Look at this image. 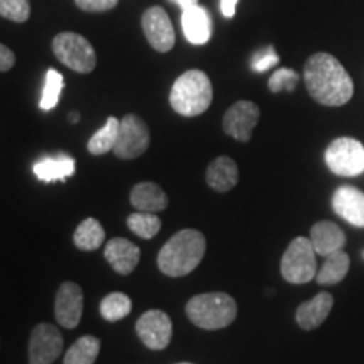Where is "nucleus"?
<instances>
[{
  "instance_id": "6",
  "label": "nucleus",
  "mask_w": 364,
  "mask_h": 364,
  "mask_svg": "<svg viewBox=\"0 0 364 364\" xmlns=\"http://www.w3.org/2000/svg\"><path fill=\"white\" fill-rule=\"evenodd\" d=\"M53 53L70 70L86 75L97 66V53L86 38L76 33H61L53 39Z\"/></svg>"
},
{
  "instance_id": "14",
  "label": "nucleus",
  "mask_w": 364,
  "mask_h": 364,
  "mask_svg": "<svg viewBox=\"0 0 364 364\" xmlns=\"http://www.w3.org/2000/svg\"><path fill=\"white\" fill-rule=\"evenodd\" d=\"M332 209L336 215L351 223L354 226L364 228V193L353 186H341L332 196Z\"/></svg>"
},
{
  "instance_id": "32",
  "label": "nucleus",
  "mask_w": 364,
  "mask_h": 364,
  "mask_svg": "<svg viewBox=\"0 0 364 364\" xmlns=\"http://www.w3.org/2000/svg\"><path fill=\"white\" fill-rule=\"evenodd\" d=\"M75 2L85 12H107L118 6V0H75Z\"/></svg>"
},
{
  "instance_id": "36",
  "label": "nucleus",
  "mask_w": 364,
  "mask_h": 364,
  "mask_svg": "<svg viewBox=\"0 0 364 364\" xmlns=\"http://www.w3.org/2000/svg\"><path fill=\"white\" fill-rule=\"evenodd\" d=\"M70 122H71V124H78V122H80V113H76V112L70 113Z\"/></svg>"
},
{
  "instance_id": "29",
  "label": "nucleus",
  "mask_w": 364,
  "mask_h": 364,
  "mask_svg": "<svg viewBox=\"0 0 364 364\" xmlns=\"http://www.w3.org/2000/svg\"><path fill=\"white\" fill-rule=\"evenodd\" d=\"M299 75L290 68H280L268 80V90L272 93H282V91H294L299 85Z\"/></svg>"
},
{
  "instance_id": "4",
  "label": "nucleus",
  "mask_w": 364,
  "mask_h": 364,
  "mask_svg": "<svg viewBox=\"0 0 364 364\" xmlns=\"http://www.w3.org/2000/svg\"><path fill=\"white\" fill-rule=\"evenodd\" d=\"M186 314L196 327H201L204 331H218L233 324L238 306L230 294H199L186 304Z\"/></svg>"
},
{
  "instance_id": "27",
  "label": "nucleus",
  "mask_w": 364,
  "mask_h": 364,
  "mask_svg": "<svg viewBox=\"0 0 364 364\" xmlns=\"http://www.w3.org/2000/svg\"><path fill=\"white\" fill-rule=\"evenodd\" d=\"M127 226H129L136 236H140V238L150 240L161 231L162 223L159 220L156 213L136 211L134 215L127 218Z\"/></svg>"
},
{
  "instance_id": "22",
  "label": "nucleus",
  "mask_w": 364,
  "mask_h": 364,
  "mask_svg": "<svg viewBox=\"0 0 364 364\" xmlns=\"http://www.w3.org/2000/svg\"><path fill=\"white\" fill-rule=\"evenodd\" d=\"M349 265V255L339 250V252L331 253L329 257H326L324 265L321 267V270L317 272L316 280L318 285H334L339 284L341 280H344V277L348 275Z\"/></svg>"
},
{
  "instance_id": "17",
  "label": "nucleus",
  "mask_w": 364,
  "mask_h": 364,
  "mask_svg": "<svg viewBox=\"0 0 364 364\" xmlns=\"http://www.w3.org/2000/svg\"><path fill=\"white\" fill-rule=\"evenodd\" d=\"M334 306V297L329 292H321L309 302L300 304L297 312H295V318L297 324L306 331L316 329L326 321Z\"/></svg>"
},
{
  "instance_id": "13",
  "label": "nucleus",
  "mask_w": 364,
  "mask_h": 364,
  "mask_svg": "<svg viewBox=\"0 0 364 364\" xmlns=\"http://www.w3.org/2000/svg\"><path fill=\"white\" fill-rule=\"evenodd\" d=\"M83 307L85 297L81 287L75 282L61 284L56 294V304H54L58 324L66 327V329H75L80 324L81 316H83Z\"/></svg>"
},
{
  "instance_id": "16",
  "label": "nucleus",
  "mask_w": 364,
  "mask_h": 364,
  "mask_svg": "<svg viewBox=\"0 0 364 364\" xmlns=\"http://www.w3.org/2000/svg\"><path fill=\"white\" fill-rule=\"evenodd\" d=\"M181 24L186 39H188L191 44L203 46L211 39V16H209V12L201 6H194L188 9V11H182Z\"/></svg>"
},
{
  "instance_id": "1",
  "label": "nucleus",
  "mask_w": 364,
  "mask_h": 364,
  "mask_svg": "<svg viewBox=\"0 0 364 364\" xmlns=\"http://www.w3.org/2000/svg\"><path fill=\"white\" fill-rule=\"evenodd\" d=\"M304 81L311 97L324 107H343L354 95L353 78L329 53H316L307 59Z\"/></svg>"
},
{
  "instance_id": "15",
  "label": "nucleus",
  "mask_w": 364,
  "mask_h": 364,
  "mask_svg": "<svg viewBox=\"0 0 364 364\" xmlns=\"http://www.w3.org/2000/svg\"><path fill=\"white\" fill-rule=\"evenodd\" d=\"M105 260L120 275H129L140 262V248L125 238H113L105 245Z\"/></svg>"
},
{
  "instance_id": "19",
  "label": "nucleus",
  "mask_w": 364,
  "mask_h": 364,
  "mask_svg": "<svg viewBox=\"0 0 364 364\" xmlns=\"http://www.w3.org/2000/svg\"><path fill=\"white\" fill-rule=\"evenodd\" d=\"M311 241L317 255L329 257L331 253L343 250L346 245V235L336 223L318 221L311 230Z\"/></svg>"
},
{
  "instance_id": "3",
  "label": "nucleus",
  "mask_w": 364,
  "mask_h": 364,
  "mask_svg": "<svg viewBox=\"0 0 364 364\" xmlns=\"http://www.w3.org/2000/svg\"><path fill=\"white\" fill-rule=\"evenodd\" d=\"M169 102L174 112L182 117L203 115L213 102L211 80L201 70L182 73L172 85Z\"/></svg>"
},
{
  "instance_id": "34",
  "label": "nucleus",
  "mask_w": 364,
  "mask_h": 364,
  "mask_svg": "<svg viewBox=\"0 0 364 364\" xmlns=\"http://www.w3.org/2000/svg\"><path fill=\"white\" fill-rule=\"evenodd\" d=\"M238 0H221V12L226 19H233Z\"/></svg>"
},
{
  "instance_id": "25",
  "label": "nucleus",
  "mask_w": 364,
  "mask_h": 364,
  "mask_svg": "<svg viewBox=\"0 0 364 364\" xmlns=\"http://www.w3.org/2000/svg\"><path fill=\"white\" fill-rule=\"evenodd\" d=\"M100 354V341L95 336H83L68 349L65 364H95Z\"/></svg>"
},
{
  "instance_id": "31",
  "label": "nucleus",
  "mask_w": 364,
  "mask_h": 364,
  "mask_svg": "<svg viewBox=\"0 0 364 364\" xmlns=\"http://www.w3.org/2000/svg\"><path fill=\"white\" fill-rule=\"evenodd\" d=\"M280 58L279 54L275 53V49L273 48H267L265 51H260L257 53L252 59V70L255 73H263L267 70H270L275 65H279Z\"/></svg>"
},
{
  "instance_id": "37",
  "label": "nucleus",
  "mask_w": 364,
  "mask_h": 364,
  "mask_svg": "<svg viewBox=\"0 0 364 364\" xmlns=\"http://www.w3.org/2000/svg\"><path fill=\"white\" fill-rule=\"evenodd\" d=\"M179 364H191V363H179Z\"/></svg>"
},
{
  "instance_id": "9",
  "label": "nucleus",
  "mask_w": 364,
  "mask_h": 364,
  "mask_svg": "<svg viewBox=\"0 0 364 364\" xmlns=\"http://www.w3.org/2000/svg\"><path fill=\"white\" fill-rule=\"evenodd\" d=\"M136 334L142 343L152 351H162L169 346L172 339V321L164 311L152 309L136 321Z\"/></svg>"
},
{
  "instance_id": "20",
  "label": "nucleus",
  "mask_w": 364,
  "mask_h": 364,
  "mask_svg": "<svg viewBox=\"0 0 364 364\" xmlns=\"http://www.w3.org/2000/svg\"><path fill=\"white\" fill-rule=\"evenodd\" d=\"M238 166L231 157L221 156L208 166L206 182L218 193H228L238 184Z\"/></svg>"
},
{
  "instance_id": "12",
  "label": "nucleus",
  "mask_w": 364,
  "mask_h": 364,
  "mask_svg": "<svg viewBox=\"0 0 364 364\" xmlns=\"http://www.w3.org/2000/svg\"><path fill=\"white\" fill-rule=\"evenodd\" d=\"M142 29L149 44L159 53H169L176 44V33L166 9L154 6L142 16Z\"/></svg>"
},
{
  "instance_id": "11",
  "label": "nucleus",
  "mask_w": 364,
  "mask_h": 364,
  "mask_svg": "<svg viewBox=\"0 0 364 364\" xmlns=\"http://www.w3.org/2000/svg\"><path fill=\"white\" fill-rule=\"evenodd\" d=\"M260 120V108L257 103L241 100L228 108L223 118V130L238 142H248Z\"/></svg>"
},
{
  "instance_id": "23",
  "label": "nucleus",
  "mask_w": 364,
  "mask_h": 364,
  "mask_svg": "<svg viewBox=\"0 0 364 364\" xmlns=\"http://www.w3.org/2000/svg\"><path fill=\"white\" fill-rule=\"evenodd\" d=\"M73 241H75V247L83 250V252H95L102 247L105 241L103 226L95 218H86L76 228Z\"/></svg>"
},
{
  "instance_id": "33",
  "label": "nucleus",
  "mask_w": 364,
  "mask_h": 364,
  "mask_svg": "<svg viewBox=\"0 0 364 364\" xmlns=\"http://www.w3.org/2000/svg\"><path fill=\"white\" fill-rule=\"evenodd\" d=\"M14 65H16V54L12 53L11 48L2 44L0 46V71L7 73L9 70H12Z\"/></svg>"
},
{
  "instance_id": "8",
  "label": "nucleus",
  "mask_w": 364,
  "mask_h": 364,
  "mask_svg": "<svg viewBox=\"0 0 364 364\" xmlns=\"http://www.w3.org/2000/svg\"><path fill=\"white\" fill-rule=\"evenodd\" d=\"M150 145V132L149 127L140 117L129 113L120 120V132L115 144V156L124 161L140 157L147 152Z\"/></svg>"
},
{
  "instance_id": "28",
  "label": "nucleus",
  "mask_w": 364,
  "mask_h": 364,
  "mask_svg": "<svg viewBox=\"0 0 364 364\" xmlns=\"http://www.w3.org/2000/svg\"><path fill=\"white\" fill-rule=\"evenodd\" d=\"M63 88H65V78H63L61 73H58L56 70H49L46 73L43 97H41V102H39L41 110L44 112L53 110L59 102V95H61Z\"/></svg>"
},
{
  "instance_id": "21",
  "label": "nucleus",
  "mask_w": 364,
  "mask_h": 364,
  "mask_svg": "<svg viewBox=\"0 0 364 364\" xmlns=\"http://www.w3.org/2000/svg\"><path fill=\"white\" fill-rule=\"evenodd\" d=\"M33 172L41 182L66 181L76 172V161L66 154H59L56 157H43L34 162Z\"/></svg>"
},
{
  "instance_id": "7",
  "label": "nucleus",
  "mask_w": 364,
  "mask_h": 364,
  "mask_svg": "<svg viewBox=\"0 0 364 364\" xmlns=\"http://www.w3.org/2000/svg\"><path fill=\"white\" fill-rule=\"evenodd\" d=\"M326 164L331 172L354 177L364 172V145L351 136H339L326 150Z\"/></svg>"
},
{
  "instance_id": "35",
  "label": "nucleus",
  "mask_w": 364,
  "mask_h": 364,
  "mask_svg": "<svg viewBox=\"0 0 364 364\" xmlns=\"http://www.w3.org/2000/svg\"><path fill=\"white\" fill-rule=\"evenodd\" d=\"M176 4L181 7V11H188V9L198 6V0H176Z\"/></svg>"
},
{
  "instance_id": "10",
  "label": "nucleus",
  "mask_w": 364,
  "mask_h": 364,
  "mask_svg": "<svg viewBox=\"0 0 364 364\" xmlns=\"http://www.w3.org/2000/svg\"><path fill=\"white\" fill-rule=\"evenodd\" d=\"M61 351L63 336L58 327L48 322L34 327L29 341V364H53Z\"/></svg>"
},
{
  "instance_id": "5",
  "label": "nucleus",
  "mask_w": 364,
  "mask_h": 364,
  "mask_svg": "<svg viewBox=\"0 0 364 364\" xmlns=\"http://www.w3.org/2000/svg\"><path fill=\"white\" fill-rule=\"evenodd\" d=\"M316 248H314L311 238L297 236L290 241L284 257L280 262L282 277L294 285H302L316 279L317 275V260Z\"/></svg>"
},
{
  "instance_id": "2",
  "label": "nucleus",
  "mask_w": 364,
  "mask_h": 364,
  "mask_svg": "<svg viewBox=\"0 0 364 364\" xmlns=\"http://www.w3.org/2000/svg\"><path fill=\"white\" fill-rule=\"evenodd\" d=\"M206 252V238L198 230H182L172 236L157 255V265L167 277H186L196 270Z\"/></svg>"
},
{
  "instance_id": "38",
  "label": "nucleus",
  "mask_w": 364,
  "mask_h": 364,
  "mask_svg": "<svg viewBox=\"0 0 364 364\" xmlns=\"http://www.w3.org/2000/svg\"><path fill=\"white\" fill-rule=\"evenodd\" d=\"M171 2H176V0H171Z\"/></svg>"
},
{
  "instance_id": "18",
  "label": "nucleus",
  "mask_w": 364,
  "mask_h": 364,
  "mask_svg": "<svg viewBox=\"0 0 364 364\" xmlns=\"http://www.w3.org/2000/svg\"><path fill=\"white\" fill-rule=\"evenodd\" d=\"M130 203L136 211L159 213L164 211L169 204L167 194L156 182H139L130 191Z\"/></svg>"
},
{
  "instance_id": "24",
  "label": "nucleus",
  "mask_w": 364,
  "mask_h": 364,
  "mask_svg": "<svg viewBox=\"0 0 364 364\" xmlns=\"http://www.w3.org/2000/svg\"><path fill=\"white\" fill-rule=\"evenodd\" d=\"M118 132H120V120L115 117H108L107 124L88 140V152L93 156H105L112 152L115 149Z\"/></svg>"
},
{
  "instance_id": "26",
  "label": "nucleus",
  "mask_w": 364,
  "mask_h": 364,
  "mask_svg": "<svg viewBox=\"0 0 364 364\" xmlns=\"http://www.w3.org/2000/svg\"><path fill=\"white\" fill-rule=\"evenodd\" d=\"M132 311V300L129 295L122 292L108 294L100 304V314L105 321L117 322L127 317Z\"/></svg>"
},
{
  "instance_id": "30",
  "label": "nucleus",
  "mask_w": 364,
  "mask_h": 364,
  "mask_svg": "<svg viewBox=\"0 0 364 364\" xmlns=\"http://www.w3.org/2000/svg\"><path fill=\"white\" fill-rule=\"evenodd\" d=\"M0 16L12 22H26L31 16L29 0H0Z\"/></svg>"
}]
</instances>
